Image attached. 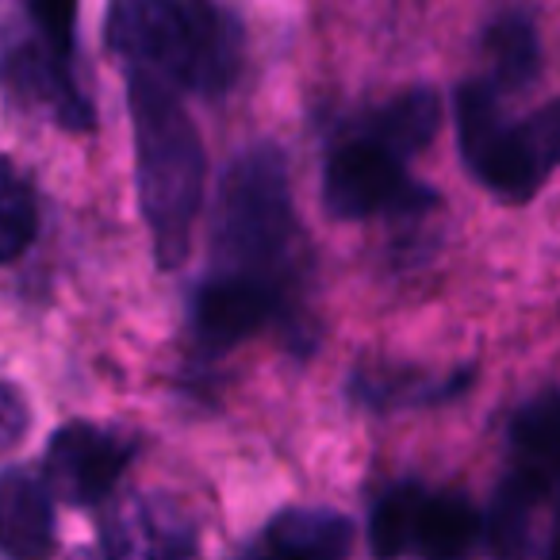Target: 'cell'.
<instances>
[{
    "label": "cell",
    "instance_id": "obj_1",
    "mask_svg": "<svg viewBox=\"0 0 560 560\" xmlns=\"http://www.w3.org/2000/svg\"><path fill=\"white\" fill-rule=\"evenodd\" d=\"M208 277L269 292L292 312L304 277V231L292 208L289 165L277 147H254L226 170L211 215Z\"/></svg>",
    "mask_w": 560,
    "mask_h": 560
},
{
    "label": "cell",
    "instance_id": "obj_2",
    "mask_svg": "<svg viewBox=\"0 0 560 560\" xmlns=\"http://www.w3.org/2000/svg\"><path fill=\"white\" fill-rule=\"evenodd\" d=\"M135 124V180L142 219L150 226L162 269H177L192 246V226L203 208V142L192 116L177 101V89L150 73H127Z\"/></svg>",
    "mask_w": 560,
    "mask_h": 560
},
{
    "label": "cell",
    "instance_id": "obj_3",
    "mask_svg": "<svg viewBox=\"0 0 560 560\" xmlns=\"http://www.w3.org/2000/svg\"><path fill=\"white\" fill-rule=\"evenodd\" d=\"M108 47L127 73L196 96H223L242 66V32L215 0H112Z\"/></svg>",
    "mask_w": 560,
    "mask_h": 560
},
{
    "label": "cell",
    "instance_id": "obj_4",
    "mask_svg": "<svg viewBox=\"0 0 560 560\" xmlns=\"http://www.w3.org/2000/svg\"><path fill=\"white\" fill-rule=\"evenodd\" d=\"M457 147L468 173L503 203H526L560 165V96L522 119L503 116L488 78L457 89Z\"/></svg>",
    "mask_w": 560,
    "mask_h": 560
},
{
    "label": "cell",
    "instance_id": "obj_5",
    "mask_svg": "<svg viewBox=\"0 0 560 560\" xmlns=\"http://www.w3.org/2000/svg\"><path fill=\"white\" fill-rule=\"evenodd\" d=\"M411 158L396 150L381 131L358 119L342 139L330 147L323 165V208L342 223L373 215L411 219L434 208L438 196L407 170Z\"/></svg>",
    "mask_w": 560,
    "mask_h": 560
},
{
    "label": "cell",
    "instance_id": "obj_6",
    "mask_svg": "<svg viewBox=\"0 0 560 560\" xmlns=\"http://www.w3.org/2000/svg\"><path fill=\"white\" fill-rule=\"evenodd\" d=\"M139 438L116 427H96V422H66L55 430L47 445V472L50 495L70 506H93L112 495L119 476L139 453Z\"/></svg>",
    "mask_w": 560,
    "mask_h": 560
},
{
    "label": "cell",
    "instance_id": "obj_7",
    "mask_svg": "<svg viewBox=\"0 0 560 560\" xmlns=\"http://www.w3.org/2000/svg\"><path fill=\"white\" fill-rule=\"evenodd\" d=\"M104 560H196V534L162 495H112L101 514Z\"/></svg>",
    "mask_w": 560,
    "mask_h": 560
},
{
    "label": "cell",
    "instance_id": "obj_8",
    "mask_svg": "<svg viewBox=\"0 0 560 560\" xmlns=\"http://www.w3.org/2000/svg\"><path fill=\"white\" fill-rule=\"evenodd\" d=\"M0 85L12 101L47 112L70 131L93 127V108L73 81V62H62L43 39L12 43L0 55Z\"/></svg>",
    "mask_w": 560,
    "mask_h": 560
},
{
    "label": "cell",
    "instance_id": "obj_9",
    "mask_svg": "<svg viewBox=\"0 0 560 560\" xmlns=\"http://www.w3.org/2000/svg\"><path fill=\"white\" fill-rule=\"evenodd\" d=\"M280 315L289 312L269 292L208 277L192 300V335L203 353H226L238 342H246V338L261 335Z\"/></svg>",
    "mask_w": 560,
    "mask_h": 560
},
{
    "label": "cell",
    "instance_id": "obj_10",
    "mask_svg": "<svg viewBox=\"0 0 560 560\" xmlns=\"http://www.w3.org/2000/svg\"><path fill=\"white\" fill-rule=\"evenodd\" d=\"M353 522L330 506H289L272 514L265 534L238 560H346Z\"/></svg>",
    "mask_w": 560,
    "mask_h": 560
},
{
    "label": "cell",
    "instance_id": "obj_11",
    "mask_svg": "<svg viewBox=\"0 0 560 560\" xmlns=\"http://www.w3.org/2000/svg\"><path fill=\"white\" fill-rule=\"evenodd\" d=\"M0 557H55V503H50V488L35 472H27V468L0 472Z\"/></svg>",
    "mask_w": 560,
    "mask_h": 560
},
{
    "label": "cell",
    "instance_id": "obj_12",
    "mask_svg": "<svg viewBox=\"0 0 560 560\" xmlns=\"http://www.w3.org/2000/svg\"><path fill=\"white\" fill-rule=\"evenodd\" d=\"M483 537V518L457 491H422L411 552L422 560H468Z\"/></svg>",
    "mask_w": 560,
    "mask_h": 560
},
{
    "label": "cell",
    "instance_id": "obj_13",
    "mask_svg": "<svg viewBox=\"0 0 560 560\" xmlns=\"http://www.w3.org/2000/svg\"><path fill=\"white\" fill-rule=\"evenodd\" d=\"M483 55L491 66V85L526 89L541 70V39H537L534 20L522 9H506L483 27Z\"/></svg>",
    "mask_w": 560,
    "mask_h": 560
},
{
    "label": "cell",
    "instance_id": "obj_14",
    "mask_svg": "<svg viewBox=\"0 0 560 560\" xmlns=\"http://www.w3.org/2000/svg\"><path fill=\"white\" fill-rule=\"evenodd\" d=\"M511 442L518 453V472L537 483V491H549L560 483V392L529 404L526 411L514 419Z\"/></svg>",
    "mask_w": 560,
    "mask_h": 560
},
{
    "label": "cell",
    "instance_id": "obj_15",
    "mask_svg": "<svg viewBox=\"0 0 560 560\" xmlns=\"http://www.w3.org/2000/svg\"><path fill=\"white\" fill-rule=\"evenodd\" d=\"M365 119L373 131H381L396 150H404L407 158H415L422 147H430L442 127V101L434 89H407V93L384 101L381 108L365 112Z\"/></svg>",
    "mask_w": 560,
    "mask_h": 560
},
{
    "label": "cell",
    "instance_id": "obj_16",
    "mask_svg": "<svg viewBox=\"0 0 560 560\" xmlns=\"http://www.w3.org/2000/svg\"><path fill=\"white\" fill-rule=\"evenodd\" d=\"M541 499L537 483L514 468L495 491L488 518H483V537H488L491 552L499 560H522L529 549V522H534V506Z\"/></svg>",
    "mask_w": 560,
    "mask_h": 560
},
{
    "label": "cell",
    "instance_id": "obj_17",
    "mask_svg": "<svg viewBox=\"0 0 560 560\" xmlns=\"http://www.w3.org/2000/svg\"><path fill=\"white\" fill-rule=\"evenodd\" d=\"M39 234L35 188L12 158H0V265L16 261Z\"/></svg>",
    "mask_w": 560,
    "mask_h": 560
},
{
    "label": "cell",
    "instance_id": "obj_18",
    "mask_svg": "<svg viewBox=\"0 0 560 560\" xmlns=\"http://www.w3.org/2000/svg\"><path fill=\"white\" fill-rule=\"evenodd\" d=\"M422 491L427 488H419V483H396V488L384 491L381 503L373 506V518H369V545H373L376 560H399L404 552H411Z\"/></svg>",
    "mask_w": 560,
    "mask_h": 560
},
{
    "label": "cell",
    "instance_id": "obj_19",
    "mask_svg": "<svg viewBox=\"0 0 560 560\" xmlns=\"http://www.w3.org/2000/svg\"><path fill=\"white\" fill-rule=\"evenodd\" d=\"M35 35L55 50L62 62H73V35H78V0H27Z\"/></svg>",
    "mask_w": 560,
    "mask_h": 560
},
{
    "label": "cell",
    "instance_id": "obj_20",
    "mask_svg": "<svg viewBox=\"0 0 560 560\" xmlns=\"http://www.w3.org/2000/svg\"><path fill=\"white\" fill-rule=\"evenodd\" d=\"M27 422H32V411H27L24 396L0 381V453L16 450L20 438L27 434Z\"/></svg>",
    "mask_w": 560,
    "mask_h": 560
},
{
    "label": "cell",
    "instance_id": "obj_21",
    "mask_svg": "<svg viewBox=\"0 0 560 560\" xmlns=\"http://www.w3.org/2000/svg\"><path fill=\"white\" fill-rule=\"evenodd\" d=\"M70 560H104L101 557V552H89V549H78V552H73V557Z\"/></svg>",
    "mask_w": 560,
    "mask_h": 560
}]
</instances>
